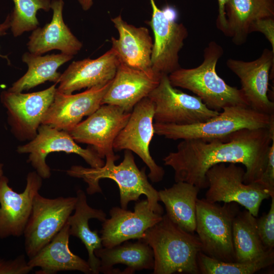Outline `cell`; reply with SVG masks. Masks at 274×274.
Returning a JSON list of instances; mask_svg holds the SVG:
<instances>
[{
  "instance_id": "1",
  "label": "cell",
  "mask_w": 274,
  "mask_h": 274,
  "mask_svg": "<svg viewBox=\"0 0 274 274\" xmlns=\"http://www.w3.org/2000/svg\"><path fill=\"white\" fill-rule=\"evenodd\" d=\"M273 140L274 125L266 128L243 129L221 139L184 140L177 151L169 153L163 160L174 170L176 182L189 183L199 189L208 187V169L221 163L244 165V182L249 184L261 177Z\"/></svg>"
},
{
  "instance_id": "2",
  "label": "cell",
  "mask_w": 274,
  "mask_h": 274,
  "mask_svg": "<svg viewBox=\"0 0 274 274\" xmlns=\"http://www.w3.org/2000/svg\"><path fill=\"white\" fill-rule=\"evenodd\" d=\"M105 164L99 167H84L72 166L66 170L71 177L82 179L88 185L86 192L89 195L101 193L99 180L110 179L114 181L119 189L121 208L127 209L131 201H138L140 196H146L149 208L155 213L163 215V208L158 203V191L149 183L146 174V167L140 169L135 164L130 150H125L123 161L118 165L115 161L119 158L116 155L106 156Z\"/></svg>"
},
{
  "instance_id": "3",
  "label": "cell",
  "mask_w": 274,
  "mask_h": 274,
  "mask_svg": "<svg viewBox=\"0 0 274 274\" xmlns=\"http://www.w3.org/2000/svg\"><path fill=\"white\" fill-rule=\"evenodd\" d=\"M223 52L217 43L210 42L199 66L180 67L168 75L172 85L192 91L214 111L219 112L230 106H249L241 89L229 85L217 73L216 65Z\"/></svg>"
},
{
  "instance_id": "4",
  "label": "cell",
  "mask_w": 274,
  "mask_h": 274,
  "mask_svg": "<svg viewBox=\"0 0 274 274\" xmlns=\"http://www.w3.org/2000/svg\"><path fill=\"white\" fill-rule=\"evenodd\" d=\"M140 240L153 250L154 274L199 273L197 256L201 243L198 237L179 227L166 214L147 229Z\"/></svg>"
},
{
  "instance_id": "5",
  "label": "cell",
  "mask_w": 274,
  "mask_h": 274,
  "mask_svg": "<svg viewBox=\"0 0 274 274\" xmlns=\"http://www.w3.org/2000/svg\"><path fill=\"white\" fill-rule=\"evenodd\" d=\"M274 125V114L255 110L249 106H230L204 122L188 124L154 123L155 133L174 140L224 139L243 129L269 128Z\"/></svg>"
},
{
  "instance_id": "6",
  "label": "cell",
  "mask_w": 274,
  "mask_h": 274,
  "mask_svg": "<svg viewBox=\"0 0 274 274\" xmlns=\"http://www.w3.org/2000/svg\"><path fill=\"white\" fill-rule=\"evenodd\" d=\"M240 211L236 202L221 206L205 198L196 201L195 231L201 243V252L224 262H236L232 242V225Z\"/></svg>"
},
{
  "instance_id": "7",
  "label": "cell",
  "mask_w": 274,
  "mask_h": 274,
  "mask_svg": "<svg viewBox=\"0 0 274 274\" xmlns=\"http://www.w3.org/2000/svg\"><path fill=\"white\" fill-rule=\"evenodd\" d=\"M245 169L236 163L213 165L206 174L209 189L205 199L212 203L236 202L257 217L262 202L269 199L270 195L257 182L245 184Z\"/></svg>"
},
{
  "instance_id": "8",
  "label": "cell",
  "mask_w": 274,
  "mask_h": 274,
  "mask_svg": "<svg viewBox=\"0 0 274 274\" xmlns=\"http://www.w3.org/2000/svg\"><path fill=\"white\" fill-rule=\"evenodd\" d=\"M75 197H45L37 193L23 235L27 257L35 256L62 228L74 210Z\"/></svg>"
},
{
  "instance_id": "9",
  "label": "cell",
  "mask_w": 274,
  "mask_h": 274,
  "mask_svg": "<svg viewBox=\"0 0 274 274\" xmlns=\"http://www.w3.org/2000/svg\"><path fill=\"white\" fill-rule=\"evenodd\" d=\"M154 104L155 123L188 125L206 121L219 114L197 96L177 89L168 75L161 74L158 85L147 96Z\"/></svg>"
},
{
  "instance_id": "10",
  "label": "cell",
  "mask_w": 274,
  "mask_h": 274,
  "mask_svg": "<svg viewBox=\"0 0 274 274\" xmlns=\"http://www.w3.org/2000/svg\"><path fill=\"white\" fill-rule=\"evenodd\" d=\"M151 19L148 22L154 40L151 54L153 70L161 74L169 75L180 68L179 53L187 38V28L175 20L176 14L170 8L160 9L154 0H149Z\"/></svg>"
},
{
  "instance_id": "11",
  "label": "cell",
  "mask_w": 274,
  "mask_h": 274,
  "mask_svg": "<svg viewBox=\"0 0 274 274\" xmlns=\"http://www.w3.org/2000/svg\"><path fill=\"white\" fill-rule=\"evenodd\" d=\"M154 103L148 97L133 107L130 117L115 138L113 147L116 151L128 150L137 154L149 169L148 175L153 183L161 181L164 175L162 167L156 164L150 152V143L155 133Z\"/></svg>"
},
{
  "instance_id": "12",
  "label": "cell",
  "mask_w": 274,
  "mask_h": 274,
  "mask_svg": "<svg viewBox=\"0 0 274 274\" xmlns=\"http://www.w3.org/2000/svg\"><path fill=\"white\" fill-rule=\"evenodd\" d=\"M17 151L20 154H29L28 162L44 179L51 176L50 168L46 162V158L52 152L77 154L93 168L101 167L105 163L93 148H82L68 132L42 124L40 125L36 137L26 144L18 147Z\"/></svg>"
},
{
  "instance_id": "13",
  "label": "cell",
  "mask_w": 274,
  "mask_h": 274,
  "mask_svg": "<svg viewBox=\"0 0 274 274\" xmlns=\"http://www.w3.org/2000/svg\"><path fill=\"white\" fill-rule=\"evenodd\" d=\"M55 83L42 91L22 93L9 90L1 93V99L7 110L8 122L13 134L21 141L34 139L43 117L53 100Z\"/></svg>"
},
{
  "instance_id": "14",
  "label": "cell",
  "mask_w": 274,
  "mask_h": 274,
  "mask_svg": "<svg viewBox=\"0 0 274 274\" xmlns=\"http://www.w3.org/2000/svg\"><path fill=\"white\" fill-rule=\"evenodd\" d=\"M130 114L115 105H102L86 119L67 132L76 142L91 145L104 158L114 155V141L126 124Z\"/></svg>"
},
{
  "instance_id": "15",
  "label": "cell",
  "mask_w": 274,
  "mask_h": 274,
  "mask_svg": "<svg viewBox=\"0 0 274 274\" xmlns=\"http://www.w3.org/2000/svg\"><path fill=\"white\" fill-rule=\"evenodd\" d=\"M42 179L36 171L29 173L24 191L17 193L9 186L8 179L4 176L0 183V238L23 235Z\"/></svg>"
},
{
  "instance_id": "16",
  "label": "cell",
  "mask_w": 274,
  "mask_h": 274,
  "mask_svg": "<svg viewBox=\"0 0 274 274\" xmlns=\"http://www.w3.org/2000/svg\"><path fill=\"white\" fill-rule=\"evenodd\" d=\"M110 218L102 223L99 233L104 247L111 248L130 239H142L146 231L160 221L163 215L154 212L147 199L137 201L134 211L114 207Z\"/></svg>"
},
{
  "instance_id": "17",
  "label": "cell",
  "mask_w": 274,
  "mask_h": 274,
  "mask_svg": "<svg viewBox=\"0 0 274 274\" xmlns=\"http://www.w3.org/2000/svg\"><path fill=\"white\" fill-rule=\"evenodd\" d=\"M112 81L105 85L87 88L75 94H64L56 90L42 124L60 130H71L84 117L90 116L101 105L102 98Z\"/></svg>"
},
{
  "instance_id": "18",
  "label": "cell",
  "mask_w": 274,
  "mask_h": 274,
  "mask_svg": "<svg viewBox=\"0 0 274 274\" xmlns=\"http://www.w3.org/2000/svg\"><path fill=\"white\" fill-rule=\"evenodd\" d=\"M274 52L267 48L251 61L228 59L227 66L239 79L241 90L249 106L259 112L274 114V103L268 97L269 72L273 66Z\"/></svg>"
},
{
  "instance_id": "19",
  "label": "cell",
  "mask_w": 274,
  "mask_h": 274,
  "mask_svg": "<svg viewBox=\"0 0 274 274\" xmlns=\"http://www.w3.org/2000/svg\"><path fill=\"white\" fill-rule=\"evenodd\" d=\"M161 74L153 68L141 71L120 62L114 78L104 96L101 105L118 106L131 112L158 85Z\"/></svg>"
},
{
  "instance_id": "20",
  "label": "cell",
  "mask_w": 274,
  "mask_h": 274,
  "mask_svg": "<svg viewBox=\"0 0 274 274\" xmlns=\"http://www.w3.org/2000/svg\"><path fill=\"white\" fill-rule=\"evenodd\" d=\"M119 63L112 48L97 58L73 61L61 74L57 91L69 94L83 88L105 85L114 78Z\"/></svg>"
},
{
  "instance_id": "21",
  "label": "cell",
  "mask_w": 274,
  "mask_h": 274,
  "mask_svg": "<svg viewBox=\"0 0 274 274\" xmlns=\"http://www.w3.org/2000/svg\"><path fill=\"white\" fill-rule=\"evenodd\" d=\"M111 20L119 33L117 39L112 37L111 48L116 52L120 62L139 70H152L153 42L148 29L127 23L121 15Z\"/></svg>"
},
{
  "instance_id": "22",
  "label": "cell",
  "mask_w": 274,
  "mask_h": 274,
  "mask_svg": "<svg viewBox=\"0 0 274 274\" xmlns=\"http://www.w3.org/2000/svg\"><path fill=\"white\" fill-rule=\"evenodd\" d=\"M63 0H52L51 9L53 11L51 21L43 27L33 30L27 43L29 52L42 55L52 50L73 56L83 46L82 43L72 33L63 18Z\"/></svg>"
},
{
  "instance_id": "23",
  "label": "cell",
  "mask_w": 274,
  "mask_h": 274,
  "mask_svg": "<svg viewBox=\"0 0 274 274\" xmlns=\"http://www.w3.org/2000/svg\"><path fill=\"white\" fill-rule=\"evenodd\" d=\"M70 226L67 222L53 238L35 256L27 261L37 274H55L60 271L77 270L92 273L88 262L74 254L69 248Z\"/></svg>"
},
{
  "instance_id": "24",
  "label": "cell",
  "mask_w": 274,
  "mask_h": 274,
  "mask_svg": "<svg viewBox=\"0 0 274 274\" xmlns=\"http://www.w3.org/2000/svg\"><path fill=\"white\" fill-rule=\"evenodd\" d=\"M100 261L99 272L105 274L121 273L114 269L116 264L127 266L123 273L130 274L136 270L153 269L154 259L151 247L145 242L138 240L135 243L124 242L111 248L102 247L94 251Z\"/></svg>"
},
{
  "instance_id": "25",
  "label": "cell",
  "mask_w": 274,
  "mask_h": 274,
  "mask_svg": "<svg viewBox=\"0 0 274 274\" xmlns=\"http://www.w3.org/2000/svg\"><path fill=\"white\" fill-rule=\"evenodd\" d=\"M224 35L237 45L244 44L252 24L258 19L274 17V0H227Z\"/></svg>"
},
{
  "instance_id": "26",
  "label": "cell",
  "mask_w": 274,
  "mask_h": 274,
  "mask_svg": "<svg viewBox=\"0 0 274 274\" xmlns=\"http://www.w3.org/2000/svg\"><path fill=\"white\" fill-rule=\"evenodd\" d=\"M76 198L75 212L67 221L70 226V234L79 238L84 245L88 252L87 262L92 273L98 274L100 261L95 255L94 251L103 246L98 231L90 229L89 221L95 219L102 222L107 219V215L103 210L93 208L88 204L86 194L82 190L77 191Z\"/></svg>"
},
{
  "instance_id": "27",
  "label": "cell",
  "mask_w": 274,
  "mask_h": 274,
  "mask_svg": "<svg viewBox=\"0 0 274 274\" xmlns=\"http://www.w3.org/2000/svg\"><path fill=\"white\" fill-rule=\"evenodd\" d=\"M199 190L193 184L180 181L158 191L159 200L164 204L169 219L191 233L195 231L196 201Z\"/></svg>"
},
{
  "instance_id": "28",
  "label": "cell",
  "mask_w": 274,
  "mask_h": 274,
  "mask_svg": "<svg viewBox=\"0 0 274 274\" xmlns=\"http://www.w3.org/2000/svg\"><path fill=\"white\" fill-rule=\"evenodd\" d=\"M73 57L61 52L44 56L25 52L22 55V61L27 65L28 70L8 90L21 92L46 81L58 83L61 74L57 72L58 68Z\"/></svg>"
},
{
  "instance_id": "29",
  "label": "cell",
  "mask_w": 274,
  "mask_h": 274,
  "mask_svg": "<svg viewBox=\"0 0 274 274\" xmlns=\"http://www.w3.org/2000/svg\"><path fill=\"white\" fill-rule=\"evenodd\" d=\"M232 242L236 262L254 260L270 250L264 246L260 238L256 217L246 209L240 211L234 218Z\"/></svg>"
},
{
  "instance_id": "30",
  "label": "cell",
  "mask_w": 274,
  "mask_h": 274,
  "mask_svg": "<svg viewBox=\"0 0 274 274\" xmlns=\"http://www.w3.org/2000/svg\"><path fill=\"white\" fill-rule=\"evenodd\" d=\"M273 262V249L254 260L243 262L221 261L201 251L197 256L198 270L202 274H252L271 265Z\"/></svg>"
},
{
  "instance_id": "31",
  "label": "cell",
  "mask_w": 274,
  "mask_h": 274,
  "mask_svg": "<svg viewBox=\"0 0 274 274\" xmlns=\"http://www.w3.org/2000/svg\"><path fill=\"white\" fill-rule=\"evenodd\" d=\"M14 8L9 15L10 29L14 37L33 31L39 26L37 12L51 9V0H12Z\"/></svg>"
},
{
  "instance_id": "32",
  "label": "cell",
  "mask_w": 274,
  "mask_h": 274,
  "mask_svg": "<svg viewBox=\"0 0 274 274\" xmlns=\"http://www.w3.org/2000/svg\"><path fill=\"white\" fill-rule=\"evenodd\" d=\"M268 212L257 219V230L264 246L268 250L274 247V196L271 197Z\"/></svg>"
},
{
  "instance_id": "33",
  "label": "cell",
  "mask_w": 274,
  "mask_h": 274,
  "mask_svg": "<svg viewBox=\"0 0 274 274\" xmlns=\"http://www.w3.org/2000/svg\"><path fill=\"white\" fill-rule=\"evenodd\" d=\"M32 269L23 254L13 259L0 258V274H27Z\"/></svg>"
},
{
  "instance_id": "34",
  "label": "cell",
  "mask_w": 274,
  "mask_h": 274,
  "mask_svg": "<svg viewBox=\"0 0 274 274\" xmlns=\"http://www.w3.org/2000/svg\"><path fill=\"white\" fill-rule=\"evenodd\" d=\"M256 182L268 190L270 197L274 196V140L269 147L265 169L260 179Z\"/></svg>"
},
{
  "instance_id": "35",
  "label": "cell",
  "mask_w": 274,
  "mask_h": 274,
  "mask_svg": "<svg viewBox=\"0 0 274 274\" xmlns=\"http://www.w3.org/2000/svg\"><path fill=\"white\" fill-rule=\"evenodd\" d=\"M254 31L264 35L274 52V17L261 18L254 21L250 26V33Z\"/></svg>"
},
{
  "instance_id": "36",
  "label": "cell",
  "mask_w": 274,
  "mask_h": 274,
  "mask_svg": "<svg viewBox=\"0 0 274 274\" xmlns=\"http://www.w3.org/2000/svg\"><path fill=\"white\" fill-rule=\"evenodd\" d=\"M226 1L227 0H218V15L216 20V26L224 34L226 29V19L225 10Z\"/></svg>"
},
{
  "instance_id": "37",
  "label": "cell",
  "mask_w": 274,
  "mask_h": 274,
  "mask_svg": "<svg viewBox=\"0 0 274 274\" xmlns=\"http://www.w3.org/2000/svg\"><path fill=\"white\" fill-rule=\"evenodd\" d=\"M10 28V20L9 15H8L5 20L3 23H0V36H4L7 34V30ZM0 57H4L8 61V58L6 56L0 54Z\"/></svg>"
},
{
  "instance_id": "38",
  "label": "cell",
  "mask_w": 274,
  "mask_h": 274,
  "mask_svg": "<svg viewBox=\"0 0 274 274\" xmlns=\"http://www.w3.org/2000/svg\"><path fill=\"white\" fill-rule=\"evenodd\" d=\"M82 9L85 11H88L93 6V0H77Z\"/></svg>"
},
{
  "instance_id": "39",
  "label": "cell",
  "mask_w": 274,
  "mask_h": 274,
  "mask_svg": "<svg viewBox=\"0 0 274 274\" xmlns=\"http://www.w3.org/2000/svg\"><path fill=\"white\" fill-rule=\"evenodd\" d=\"M4 172H3V164L0 163V183L4 177Z\"/></svg>"
}]
</instances>
